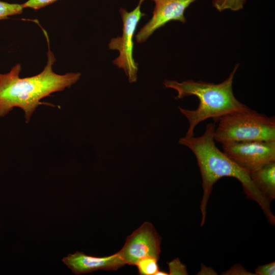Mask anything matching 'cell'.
<instances>
[{
	"label": "cell",
	"mask_w": 275,
	"mask_h": 275,
	"mask_svg": "<svg viewBox=\"0 0 275 275\" xmlns=\"http://www.w3.org/2000/svg\"><path fill=\"white\" fill-rule=\"evenodd\" d=\"M214 124L206 125L204 133L199 137H184L179 143L188 147L195 155L202 179L203 194L200 205L201 226L204 225L206 207L214 184L223 177H234L241 183L248 198L260 206L268 222L275 224L270 201L259 190L251 179L250 173L240 167L216 146L214 140Z\"/></svg>",
	"instance_id": "1"
},
{
	"label": "cell",
	"mask_w": 275,
	"mask_h": 275,
	"mask_svg": "<svg viewBox=\"0 0 275 275\" xmlns=\"http://www.w3.org/2000/svg\"><path fill=\"white\" fill-rule=\"evenodd\" d=\"M47 41V62L44 69L31 77L20 78L21 65L17 64L7 73H0V117H3L14 107L22 109L25 122L28 123L37 107L40 105L56 106L41 100L52 93L70 88L80 78L79 72L63 75L56 73L52 66L55 57L50 50L47 34L43 30Z\"/></svg>",
	"instance_id": "2"
},
{
	"label": "cell",
	"mask_w": 275,
	"mask_h": 275,
	"mask_svg": "<svg viewBox=\"0 0 275 275\" xmlns=\"http://www.w3.org/2000/svg\"><path fill=\"white\" fill-rule=\"evenodd\" d=\"M238 65L235 66L228 78L218 84L202 81H195L192 79L181 82L167 79L164 81L163 85L166 88L177 91L176 99L193 95L199 99L198 107L196 109L190 110L178 107L189 124L185 137L193 136L195 127L207 119L213 118L215 121L227 114L251 109L239 101L233 94V79Z\"/></svg>",
	"instance_id": "3"
},
{
	"label": "cell",
	"mask_w": 275,
	"mask_h": 275,
	"mask_svg": "<svg viewBox=\"0 0 275 275\" xmlns=\"http://www.w3.org/2000/svg\"><path fill=\"white\" fill-rule=\"evenodd\" d=\"M214 141L222 144L245 141H275V118L250 109L217 119Z\"/></svg>",
	"instance_id": "4"
},
{
	"label": "cell",
	"mask_w": 275,
	"mask_h": 275,
	"mask_svg": "<svg viewBox=\"0 0 275 275\" xmlns=\"http://www.w3.org/2000/svg\"><path fill=\"white\" fill-rule=\"evenodd\" d=\"M145 0H140L138 5L131 12L121 8L120 13L123 22L122 34L112 38L108 43V48L117 50L119 56L113 62L120 69H122L130 83L134 82L138 78V64L133 57V36L140 19L147 15L141 12V7Z\"/></svg>",
	"instance_id": "5"
},
{
	"label": "cell",
	"mask_w": 275,
	"mask_h": 275,
	"mask_svg": "<svg viewBox=\"0 0 275 275\" xmlns=\"http://www.w3.org/2000/svg\"><path fill=\"white\" fill-rule=\"evenodd\" d=\"M224 152L250 173L275 161V141H245L222 144Z\"/></svg>",
	"instance_id": "6"
},
{
	"label": "cell",
	"mask_w": 275,
	"mask_h": 275,
	"mask_svg": "<svg viewBox=\"0 0 275 275\" xmlns=\"http://www.w3.org/2000/svg\"><path fill=\"white\" fill-rule=\"evenodd\" d=\"M161 237L152 224L144 222L126 239L118 252L126 264L135 265L140 259L154 257L159 259Z\"/></svg>",
	"instance_id": "7"
},
{
	"label": "cell",
	"mask_w": 275,
	"mask_h": 275,
	"mask_svg": "<svg viewBox=\"0 0 275 275\" xmlns=\"http://www.w3.org/2000/svg\"><path fill=\"white\" fill-rule=\"evenodd\" d=\"M155 2L152 16L135 36L136 41H147L157 29L172 20L186 22L184 12L196 0H152Z\"/></svg>",
	"instance_id": "8"
},
{
	"label": "cell",
	"mask_w": 275,
	"mask_h": 275,
	"mask_svg": "<svg viewBox=\"0 0 275 275\" xmlns=\"http://www.w3.org/2000/svg\"><path fill=\"white\" fill-rule=\"evenodd\" d=\"M62 261L77 275L98 270H116L126 264L118 252L108 256L97 257L77 251L69 254Z\"/></svg>",
	"instance_id": "9"
},
{
	"label": "cell",
	"mask_w": 275,
	"mask_h": 275,
	"mask_svg": "<svg viewBox=\"0 0 275 275\" xmlns=\"http://www.w3.org/2000/svg\"><path fill=\"white\" fill-rule=\"evenodd\" d=\"M252 180L259 190L270 201L275 198V161L251 172Z\"/></svg>",
	"instance_id": "10"
},
{
	"label": "cell",
	"mask_w": 275,
	"mask_h": 275,
	"mask_svg": "<svg viewBox=\"0 0 275 275\" xmlns=\"http://www.w3.org/2000/svg\"><path fill=\"white\" fill-rule=\"evenodd\" d=\"M158 259L154 257H146L139 260L135 265L141 275H155L159 270Z\"/></svg>",
	"instance_id": "11"
},
{
	"label": "cell",
	"mask_w": 275,
	"mask_h": 275,
	"mask_svg": "<svg viewBox=\"0 0 275 275\" xmlns=\"http://www.w3.org/2000/svg\"><path fill=\"white\" fill-rule=\"evenodd\" d=\"M246 0H213L212 5L219 12L229 9L238 11L243 8Z\"/></svg>",
	"instance_id": "12"
},
{
	"label": "cell",
	"mask_w": 275,
	"mask_h": 275,
	"mask_svg": "<svg viewBox=\"0 0 275 275\" xmlns=\"http://www.w3.org/2000/svg\"><path fill=\"white\" fill-rule=\"evenodd\" d=\"M23 9L22 4L0 1V20L7 19L10 16L20 14Z\"/></svg>",
	"instance_id": "13"
},
{
	"label": "cell",
	"mask_w": 275,
	"mask_h": 275,
	"mask_svg": "<svg viewBox=\"0 0 275 275\" xmlns=\"http://www.w3.org/2000/svg\"><path fill=\"white\" fill-rule=\"evenodd\" d=\"M167 263L169 268V274H188L186 266L182 264L178 258H176L172 261L168 262Z\"/></svg>",
	"instance_id": "14"
},
{
	"label": "cell",
	"mask_w": 275,
	"mask_h": 275,
	"mask_svg": "<svg viewBox=\"0 0 275 275\" xmlns=\"http://www.w3.org/2000/svg\"><path fill=\"white\" fill-rule=\"evenodd\" d=\"M58 0H28L22 4L23 8H29L38 10L45 7Z\"/></svg>",
	"instance_id": "15"
},
{
	"label": "cell",
	"mask_w": 275,
	"mask_h": 275,
	"mask_svg": "<svg viewBox=\"0 0 275 275\" xmlns=\"http://www.w3.org/2000/svg\"><path fill=\"white\" fill-rule=\"evenodd\" d=\"M255 273L258 275H274V262L258 266L255 269Z\"/></svg>",
	"instance_id": "16"
},
{
	"label": "cell",
	"mask_w": 275,
	"mask_h": 275,
	"mask_svg": "<svg viewBox=\"0 0 275 275\" xmlns=\"http://www.w3.org/2000/svg\"><path fill=\"white\" fill-rule=\"evenodd\" d=\"M169 273L167 272L159 270L155 275H168Z\"/></svg>",
	"instance_id": "17"
}]
</instances>
